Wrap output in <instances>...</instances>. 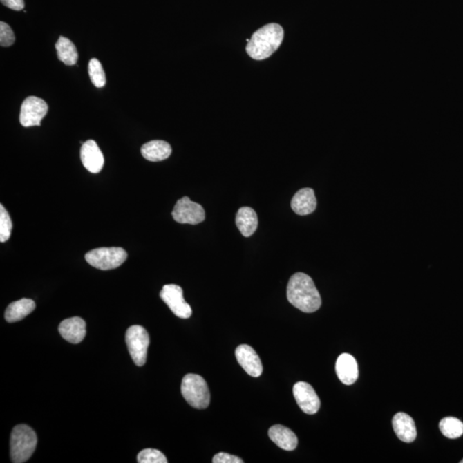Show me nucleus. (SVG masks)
Wrapping results in <instances>:
<instances>
[{
    "mask_svg": "<svg viewBox=\"0 0 463 463\" xmlns=\"http://www.w3.org/2000/svg\"><path fill=\"white\" fill-rule=\"evenodd\" d=\"M3 6L14 10H22L24 8V0H1Z\"/></svg>",
    "mask_w": 463,
    "mask_h": 463,
    "instance_id": "nucleus-28",
    "label": "nucleus"
},
{
    "mask_svg": "<svg viewBox=\"0 0 463 463\" xmlns=\"http://www.w3.org/2000/svg\"><path fill=\"white\" fill-rule=\"evenodd\" d=\"M160 296L178 318L187 319L191 316V308L185 301L182 288L178 285H165L161 291V294H160Z\"/></svg>",
    "mask_w": 463,
    "mask_h": 463,
    "instance_id": "nucleus-9",
    "label": "nucleus"
},
{
    "mask_svg": "<svg viewBox=\"0 0 463 463\" xmlns=\"http://www.w3.org/2000/svg\"><path fill=\"white\" fill-rule=\"evenodd\" d=\"M55 48L60 62L67 66L76 65L78 60V53L73 41H70L68 38L60 37Z\"/></svg>",
    "mask_w": 463,
    "mask_h": 463,
    "instance_id": "nucleus-21",
    "label": "nucleus"
},
{
    "mask_svg": "<svg viewBox=\"0 0 463 463\" xmlns=\"http://www.w3.org/2000/svg\"><path fill=\"white\" fill-rule=\"evenodd\" d=\"M269 437L277 446L284 451H294L298 445L297 436L293 431L284 426L275 425L270 427Z\"/></svg>",
    "mask_w": 463,
    "mask_h": 463,
    "instance_id": "nucleus-17",
    "label": "nucleus"
},
{
    "mask_svg": "<svg viewBox=\"0 0 463 463\" xmlns=\"http://www.w3.org/2000/svg\"><path fill=\"white\" fill-rule=\"evenodd\" d=\"M10 459L14 463L26 462L33 455L37 445L35 431L27 425L14 427L10 435Z\"/></svg>",
    "mask_w": 463,
    "mask_h": 463,
    "instance_id": "nucleus-3",
    "label": "nucleus"
},
{
    "mask_svg": "<svg viewBox=\"0 0 463 463\" xmlns=\"http://www.w3.org/2000/svg\"><path fill=\"white\" fill-rule=\"evenodd\" d=\"M12 223L3 205H0V241L3 243L9 240L12 234Z\"/></svg>",
    "mask_w": 463,
    "mask_h": 463,
    "instance_id": "nucleus-24",
    "label": "nucleus"
},
{
    "mask_svg": "<svg viewBox=\"0 0 463 463\" xmlns=\"http://www.w3.org/2000/svg\"><path fill=\"white\" fill-rule=\"evenodd\" d=\"M284 30L281 25L269 23L252 35L247 46V52L252 59H268L280 48L283 41Z\"/></svg>",
    "mask_w": 463,
    "mask_h": 463,
    "instance_id": "nucleus-2",
    "label": "nucleus"
},
{
    "mask_svg": "<svg viewBox=\"0 0 463 463\" xmlns=\"http://www.w3.org/2000/svg\"><path fill=\"white\" fill-rule=\"evenodd\" d=\"M440 429L444 437L455 440L463 434V423L455 417H446L441 420Z\"/></svg>",
    "mask_w": 463,
    "mask_h": 463,
    "instance_id": "nucleus-22",
    "label": "nucleus"
},
{
    "mask_svg": "<svg viewBox=\"0 0 463 463\" xmlns=\"http://www.w3.org/2000/svg\"><path fill=\"white\" fill-rule=\"evenodd\" d=\"M460 462H461V463H463V459H462V460Z\"/></svg>",
    "mask_w": 463,
    "mask_h": 463,
    "instance_id": "nucleus-29",
    "label": "nucleus"
},
{
    "mask_svg": "<svg viewBox=\"0 0 463 463\" xmlns=\"http://www.w3.org/2000/svg\"><path fill=\"white\" fill-rule=\"evenodd\" d=\"M287 297L294 308L305 313L318 311L322 305L321 296L312 278L301 272L291 276Z\"/></svg>",
    "mask_w": 463,
    "mask_h": 463,
    "instance_id": "nucleus-1",
    "label": "nucleus"
},
{
    "mask_svg": "<svg viewBox=\"0 0 463 463\" xmlns=\"http://www.w3.org/2000/svg\"><path fill=\"white\" fill-rule=\"evenodd\" d=\"M291 207L297 215L300 216L309 215L314 211L316 208L314 191L311 188L301 189L292 199Z\"/></svg>",
    "mask_w": 463,
    "mask_h": 463,
    "instance_id": "nucleus-16",
    "label": "nucleus"
},
{
    "mask_svg": "<svg viewBox=\"0 0 463 463\" xmlns=\"http://www.w3.org/2000/svg\"><path fill=\"white\" fill-rule=\"evenodd\" d=\"M81 161L85 169L92 173L101 172L104 166V156L94 140L84 142L81 148Z\"/></svg>",
    "mask_w": 463,
    "mask_h": 463,
    "instance_id": "nucleus-12",
    "label": "nucleus"
},
{
    "mask_svg": "<svg viewBox=\"0 0 463 463\" xmlns=\"http://www.w3.org/2000/svg\"><path fill=\"white\" fill-rule=\"evenodd\" d=\"M181 393L189 404L197 409L209 407L210 393L204 377L197 374H187L181 383Z\"/></svg>",
    "mask_w": 463,
    "mask_h": 463,
    "instance_id": "nucleus-4",
    "label": "nucleus"
},
{
    "mask_svg": "<svg viewBox=\"0 0 463 463\" xmlns=\"http://www.w3.org/2000/svg\"><path fill=\"white\" fill-rule=\"evenodd\" d=\"M126 341L131 359L138 366H142L147 361L149 337L147 331L140 325L131 326L126 330Z\"/></svg>",
    "mask_w": 463,
    "mask_h": 463,
    "instance_id": "nucleus-6",
    "label": "nucleus"
},
{
    "mask_svg": "<svg viewBox=\"0 0 463 463\" xmlns=\"http://www.w3.org/2000/svg\"><path fill=\"white\" fill-rule=\"evenodd\" d=\"M172 216L176 222L190 225H197L205 220V209L197 202H192L188 197L178 200Z\"/></svg>",
    "mask_w": 463,
    "mask_h": 463,
    "instance_id": "nucleus-7",
    "label": "nucleus"
},
{
    "mask_svg": "<svg viewBox=\"0 0 463 463\" xmlns=\"http://www.w3.org/2000/svg\"><path fill=\"white\" fill-rule=\"evenodd\" d=\"M212 462L214 463H243L244 461L241 460L240 457H236V455H230L227 453H224V452H220V453L216 454L214 457Z\"/></svg>",
    "mask_w": 463,
    "mask_h": 463,
    "instance_id": "nucleus-27",
    "label": "nucleus"
},
{
    "mask_svg": "<svg viewBox=\"0 0 463 463\" xmlns=\"http://www.w3.org/2000/svg\"><path fill=\"white\" fill-rule=\"evenodd\" d=\"M59 331L64 339L69 343H80L86 336V323L83 319L74 316L60 323Z\"/></svg>",
    "mask_w": 463,
    "mask_h": 463,
    "instance_id": "nucleus-13",
    "label": "nucleus"
},
{
    "mask_svg": "<svg viewBox=\"0 0 463 463\" xmlns=\"http://www.w3.org/2000/svg\"><path fill=\"white\" fill-rule=\"evenodd\" d=\"M393 429L398 439L405 443H412L417 437L414 419L405 413H398L393 420Z\"/></svg>",
    "mask_w": 463,
    "mask_h": 463,
    "instance_id": "nucleus-15",
    "label": "nucleus"
},
{
    "mask_svg": "<svg viewBox=\"0 0 463 463\" xmlns=\"http://www.w3.org/2000/svg\"><path fill=\"white\" fill-rule=\"evenodd\" d=\"M127 252L121 247L94 249L85 255V259L94 268L109 270L119 268L127 259Z\"/></svg>",
    "mask_w": 463,
    "mask_h": 463,
    "instance_id": "nucleus-5",
    "label": "nucleus"
},
{
    "mask_svg": "<svg viewBox=\"0 0 463 463\" xmlns=\"http://www.w3.org/2000/svg\"><path fill=\"white\" fill-rule=\"evenodd\" d=\"M15 40V35H14L12 28L6 23H0V45L10 46L14 44Z\"/></svg>",
    "mask_w": 463,
    "mask_h": 463,
    "instance_id": "nucleus-26",
    "label": "nucleus"
},
{
    "mask_svg": "<svg viewBox=\"0 0 463 463\" xmlns=\"http://www.w3.org/2000/svg\"><path fill=\"white\" fill-rule=\"evenodd\" d=\"M238 364L242 366L245 372L254 377H258L263 373V365L261 359L256 354L254 348L249 345H240L235 350Z\"/></svg>",
    "mask_w": 463,
    "mask_h": 463,
    "instance_id": "nucleus-11",
    "label": "nucleus"
},
{
    "mask_svg": "<svg viewBox=\"0 0 463 463\" xmlns=\"http://www.w3.org/2000/svg\"><path fill=\"white\" fill-rule=\"evenodd\" d=\"M35 309V303L30 299H22V300L10 303L5 313L6 320L8 323L21 321L30 315Z\"/></svg>",
    "mask_w": 463,
    "mask_h": 463,
    "instance_id": "nucleus-20",
    "label": "nucleus"
},
{
    "mask_svg": "<svg viewBox=\"0 0 463 463\" xmlns=\"http://www.w3.org/2000/svg\"><path fill=\"white\" fill-rule=\"evenodd\" d=\"M293 393L295 400L303 412L308 415H314L318 413L321 401L311 384L298 382L294 384Z\"/></svg>",
    "mask_w": 463,
    "mask_h": 463,
    "instance_id": "nucleus-10",
    "label": "nucleus"
},
{
    "mask_svg": "<svg viewBox=\"0 0 463 463\" xmlns=\"http://www.w3.org/2000/svg\"><path fill=\"white\" fill-rule=\"evenodd\" d=\"M48 111V106L44 100L30 96L24 100L21 106L20 123L24 127L40 126Z\"/></svg>",
    "mask_w": 463,
    "mask_h": 463,
    "instance_id": "nucleus-8",
    "label": "nucleus"
},
{
    "mask_svg": "<svg viewBox=\"0 0 463 463\" xmlns=\"http://www.w3.org/2000/svg\"><path fill=\"white\" fill-rule=\"evenodd\" d=\"M139 463H167V459L162 452L155 448H145L138 455Z\"/></svg>",
    "mask_w": 463,
    "mask_h": 463,
    "instance_id": "nucleus-25",
    "label": "nucleus"
},
{
    "mask_svg": "<svg viewBox=\"0 0 463 463\" xmlns=\"http://www.w3.org/2000/svg\"><path fill=\"white\" fill-rule=\"evenodd\" d=\"M236 226L245 237H250L258 229V218L254 209L242 207L238 210Z\"/></svg>",
    "mask_w": 463,
    "mask_h": 463,
    "instance_id": "nucleus-19",
    "label": "nucleus"
},
{
    "mask_svg": "<svg viewBox=\"0 0 463 463\" xmlns=\"http://www.w3.org/2000/svg\"><path fill=\"white\" fill-rule=\"evenodd\" d=\"M336 372L341 383L346 386L355 384L359 376L356 359L349 354L341 355L336 363Z\"/></svg>",
    "mask_w": 463,
    "mask_h": 463,
    "instance_id": "nucleus-14",
    "label": "nucleus"
},
{
    "mask_svg": "<svg viewBox=\"0 0 463 463\" xmlns=\"http://www.w3.org/2000/svg\"><path fill=\"white\" fill-rule=\"evenodd\" d=\"M142 156L149 162L164 161L172 154V148L169 142L162 140H153L142 146Z\"/></svg>",
    "mask_w": 463,
    "mask_h": 463,
    "instance_id": "nucleus-18",
    "label": "nucleus"
},
{
    "mask_svg": "<svg viewBox=\"0 0 463 463\" xmlns=\"http://www.w3.org/2000/svg\"><path fill=\"white\" fill-rule=\"evenodd\" d=\"M88 75H90L92 84L96 88L105 86L106 83L105 71L97 59H92L88 63Z\"/></svg>",
    "mask_w": 463,
    "mask_h": 463,
    "instance_id": "nucleus-23",
    "label": "nucleus"
}]
</instances>
